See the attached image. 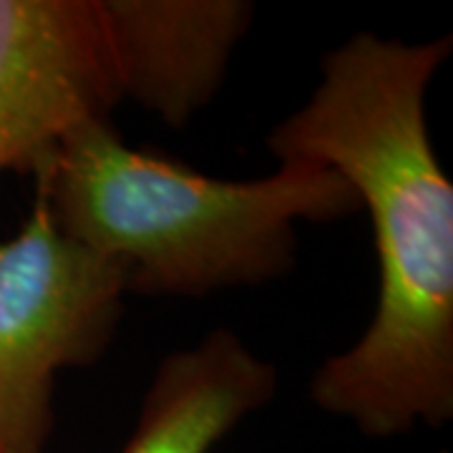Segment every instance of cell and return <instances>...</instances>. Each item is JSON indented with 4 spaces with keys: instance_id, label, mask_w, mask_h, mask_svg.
Wrapping results in <instances>:
<instances>
[{
    "instance_id": "6da1fadb",
    "label": "cell",
    "mask_w": 453,
    "mask_h": 453,
    "mask_svg": "<svg viewBox=\"0 0 453 453\" xmlns=\"http://www.w3.org/2000/svg\"><path fill=\"white\" fill-rule=\"evenodd\" d=\"M451 43L357 33L325 56L308 104L267 136L277 162L335 169L371 214L375 315L310 386L323 411L371 438L453 416V184L426 124V94Z\"/></svg>"
},
{
    "instance_id": "7a4b0ae2",
    "label": "cell",
    "mask_w": 453,
    "mask_h": 453,
    "mask_svg": "<svg viewBox=\"0 0 453 453\" xmlns=\"http://www.w3.org/2000/svg\"><path fill=\"white\" fill-rule=\"evenodd\" d=\"M56 226L129 265V292L202 297L259 285L295 262V225L360 210L335 169L280 162L270 177L229 181L129 146L109 116L76 124L35 169Z\"/></svg>"
},
{
    "instance_id": "3957f363",
    "label": "cell",
    "mask_w": 453,
    "mask_h": 453,
    "mask_svg": "<svg viewBox=\"0 0 453 453\" xmlns=\"http://www.w3.org/2000/svg\"><path fill=\"white\" fill-rule=\"evenodd\" d=\"M129 295V265L61 232L46 196L0 242V453H46L53 378L109 348Z\"/></svg>"
},
{
    "instance_id": "277c9868",
    "label": "cell",
    "mask_w": 453,
    "mask_h": 453,
    "mask_svg": "<svg viewBox=\"0 0 453 453\" xmlns=\"http://www.w3.org/2000/svg\"><path fill=\"white\" fill-rule=\"evenodd\" d=\"M121 83L98 0H0V174H35Z\"/></svg>"
},
{
    "instance_id": "5b68a950",
    "label": "cell",
    "mask_w": 453,
    "mask_h": 453,
    "mask_svg": "<svg viewBox=\"0 0 453 453\" xmlns=\"http://www.w3.org/2000/svg\"><path fill=\"white\" fill-rule=\"evenodd\" d=\"M121 96L181 129L219 91L252 20L240 0H98Z\"/></svg>"
},
{
    "instance_id": "8992f818",
    "label": "cell",
    "mask_w": 453,
    "mask_h": 453,
    "mask_svg": "<svg viewBox=\"0 0 453 453\" xmlns=\"http://www.w3.org/2000/svg\"><path fill=\"white\" fill-rule=\"evenodd\" d=\"M275 390V368L217 327L195 348L164 357L121 453H210Z\"/></svg>"
}]
</instances>
